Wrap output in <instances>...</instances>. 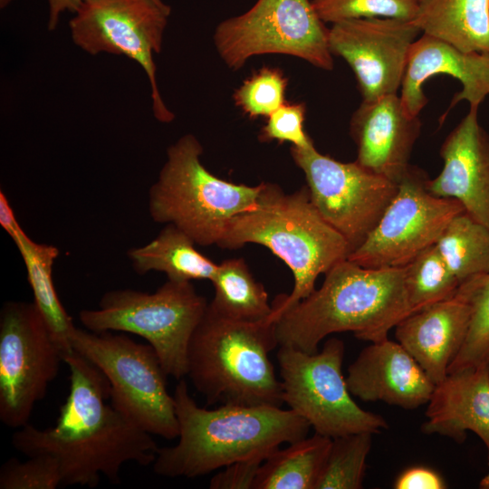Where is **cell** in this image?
I'll return each mask as SVG.
<instances>
[{
	"instance_id": "6da1fadb",
	"label": "cell",
	"mask_w": 489,
	"mask_h": 489,
	"mask_svg": "<svg viewBox=\"0 0 489 489\" xmlns=\"http://www.w3.org/2000/svg\"><path fill=\"white\" fill-rule=\"evenodd\" d=\"M173 397L178 443L159 447L152 464L155 474L168 478H195L237 461L265 459L280 445L306 437L311 427L292 410L279 407L200 408L183 379Z\"/></svg>"
},
{
	"instance_id": "7a4b0ae2",
	"label": "cell",
	"mask_w": 489,
	"mask_h": 489,
	"mask_svg": "<svg viewBox=\"0 0 489 489\" xmlns=\"http://www.w3.org/2000/svg\"><path fill=\"white\" fill-rule=\"evenodd\" d=\"M412 313L404 266L366 268L346 259L325 273L319 289L277 317L276 335L279 346L315 353L335 332L351 331L369 342L386 340Z\"/></svg>"
},
{
	"instance_id": "3957f363",
	"label": "cell",
	"mask_w": 489,
	"mask_h": 489,
	"mask_svg": "<svg viewBox=\"0 0 489 489\" xmlns=\"http://www.w3.org/2000/svg\"><path fill=\"white\" fill-rule=\"evenodd\" d=\"M262 183L256 204L228 222L217 245L261 244L290 268L293 288L274 299L268 320L275 322L283 312L315 290L321 273L348 259L351 249L317 211L307 186L287 194L276 184Z\"/></svg>"
},
{
	"instance_id": "277c9868",
	"label": "cell",
	"mask_w": 489,
	"mask_h": 489,
	"mask_svg": "<svg viewBox=\"0 0 489 489\" xmlns=\"http://www.w3.org/2000/svg\"><path fill=\"white\" fill-rule=\"evenodd\" d=\"M275 322L225 318L208 303L187 350V373L208 405L279 407L284 403L269 353Z\"/></svg>"
},
{
	"instance_id": "5b68a950",
	"label": "cell",
	"mask_w": 489,
	"mask_h": 489,
	"mask_svg": "<svg viewBox=\"0 0 489 489\" xmlns=\"http://www.w3.org/2000/svg\"><path fill=\"white\" fill-rule=\"evenodd\" d=\"M202 154L193 134L168 147L149 190V212L153 221L177 226L197 244L217 245L228 222L256 204L263 183L247 186L220 178L203 165Z\"/></svg>"
},
{
	"instance_id": "8992f818",
	"label": "cell",
	"mask_w": 489,
	"mask_h": 489,
	"mask_svg": "<svg viewBox=\"0 0 489 489\" xmlns=\"http://www.w3.org/2000/svg\"><path fill=\"white\" fill-rule=\"evenodd\" d=\"M207 306L191 282L168 280L152 293L110 291L98 309L82 310L79 320L92 332L120 331L144 338L168 376L179 380L187 376L190 339Z\"/></svg>"
},
{
	"instance_id": "52a82bcc",
	"label": "cell",
	"mask_w": 489,
	"mask_h": 489,
	"mask_svg": "<svg viewBox=\"0 0 489 489\" xmlns=\"http://www.w3.org/2000/svg\"><path fill=\"white\" fill-rule=\"evenodd\" d=\"M70 341L107 377L115 409L151 435L178 437L175 399L167 389L168 374L150 344L138 343L124 334L77 327Z\"/></svg>"
},
{
	"instance_id": "ba28073f",
	"label": "cell",
	"mask_w": 489,
	"mask_h": 489,
	"mask_svg": "<svg viewBox=\"0 0 489 489\" xmlns=\"http://www.w3.org/2000/svg\"><path fill=\"white\" fill-rule=\"evenodd\" d=\"M345 346L329 339L320 352L280 346L277 360L283 402L320 435L335 438L350 434L380 433L384 417L361 408L352 398L341 370Z\"/></svg>"
},
{
	"instance_id": "9c48e42d",
	"label": "cell",
	"mask_w": 489,
	"mask_h": 489,
	"mask_svg": "<svg viewBox=\"0 0 489 489\" xmlns=\"http://www.w3.org/2000/svg\"><path fill=\"white\" fill-rule=\"evenodd\" d=\"M328 34L312 0H257L244 14L222 21L213 40L223 62L234 71L263 54L290 55L331 71Z\"/></svg>"
},
{
	"instance_id": "30bf717a",
	"label": "cell",
	"mask_w": 489,
	"mask_h": 489,
	"mask_svg": "<svg viewBox=\"0 0 489 489\" xmlns=\"http://www.w3.org/2000/svg\"><path fill=\"white\" fill-rule=\"evenodd\" d=\"M151 436L114 408L101 424L66 436L27 424L14 434L12 444L28 457L39 454L55 457L62 485L92 488L101 475L120 484V472L127 462L152 465L159 447Z\"/></svg>"
},
{
	"instance_id": "8fae6325",
	"label": "cell",
	"mask_w": 489,
	"mask_h": 489,
	"mask_svg": "<svg viewBox=\"0 0 489 489\" xmlns=\"http://www.w3.org/2000/svg\"><path fill=\"white\" fill-rule=\"evenodd\" d=\"M63 351L35 303L7 302L0 312V420L28 424L56 378Z\"/></svg>"
},
{
	"instance_id": "7c38bea8",
	"label": "cell",
	"mask_w": 489,
	"mask_h": 489,
	"mask_svg": "<svg viewBox=\"0 0 489 489\" xmlns=\"http://www.w3.org/2000/svg\"><path fill=\"white\" fill-rule=\"evenodd\" d=\"M170 6L153 0H85L69 23L73 43L91 55H124L144 70L149 84L153 115L168 123L175 115L164 102L153 54L162 48Z\"/></svg>"
},
{
	"instance_id": "4fadbf2b",
	"label": "cell",
	"mask_w": 489,
	"mask_h": 489,
	"mask_svg": "<svg viewBox=\"0 0 489 489\" xmlns=\"http://www.w3.org/2000/svg\"><path fill=\"white\" fill-rule=\"evenodd\" d=\"M312 204L349 243L351 252L372 232L398 192V184L354 162L338 161L314 146H292ZM350 252V253H351Z\"/></svg>"
},
{
	"instance_id": "5bb4252c",
	"label": "cell",
	"mask_w": 489,
	"mask_h": 489,
	"mask_svg": "<svg viewBox=\"0 0 489 489\" xmlns=\"http://www.w3.org/2000/svg\"><path fill=\"white\" fill-rule=\"evenodd\" d=\"M427 174L410 165L376 227L348 260L366 268L403 267L435 244L448 223L465 211L454 198L426 187Z\"/></svg>"
},
{
	"instance_id": "9a60e30c",
	"label": "cell",
	"mask_w": 489,
	"mask_h": 489,
	"mask_svg": "<svg viewBox=\"0 0 489 489\" xmlns=\"http://www.w3.org/2000/svg\"><path fill=\"white\" fill-rule=\"evenodd\" d=\"M421 33L411 21L363 18L329 28L332 55L341 57L356 77L362 100L398 94L412 43Z\"/></svg>"
},
{
	"instance_id": "2e32d148",
	"label": "cell",
	"mask_w": 489,
	"mask_h": 489,
	"mask_svg": "<svg viewBox=\"0 0 489 489\" xmlns=\"http://www.w3.org/2000/svg\"><path fill=\"white\" fill-rule=\"evenodd\" d=\"M421 127L419 116L408 114L398 94L362 100L350 123L357 146L356 161L398 184L410 166Z\"/></svg>"
},
{
	"instance_id": "e0dca14e",
	"label": "cell",
	"mask_w": 489,
	"mask_h": 489,
	"mask_svg": "<svg viewBox=\"0 0 489 489\" xmlns=\"http://www.w3.org/2000/svg\"><path fill=\"white\" fill-rule=\"evenodd\" d=\"M444 167L426 182L434 196L459 201L465 212L489 227V134L478 121V109L469 112L440 147Z\"/></svg>"
},
{
	"instance_id": "ac0fdd59",
	"label": "cell",
	"mask_w": 489,
	"mask_h": 489,
	"mask_svg": "<svg viewBox=\"0 0 489 489\" xmlns=\"http://www.w3.org/2000/svg\"><path fill=\"white\" fill-rule=\"evenodd\" d=\"M472 312L471 288L465 281L451 298L416 312L396 325L398 342L435 385L446 377L448 367L459 353Z\"/></svg>"
},
{
	"instance_id": "d6986e66",
	"label": "cell",
	"mask_w": 489,
	"mask_h": 489,
	"mask_svg": "<svg viewBox=\"0 0 489 489\" xmlns=\"http://www.w3.org/2000/svg\"><path fill=\"white\" fill-rule=\"evenodd\" d=\"M437 74L457 79L462 90L457 92L448 110L461 101L478 109L489 95V53L464 52L427 34L412 43L401 83L400 99L408 114L419 116L427 103L423 84Z\"/></svg>"
},
{
	"instance_id": "ffe728a7",
	"label": "cell",
	"mask_w": 489,
	"mask_h": 489,
	"mask_svg": "<svg viewBox=\"0 0 489 489\" xmlns=\"http://www.w3.org/2000/svg\"><path fill=\"white\" fill-rule=\"evenodd\" d=\"M350 394L362 401H383L404 409L427 404L435 384L398 341L370 342L349 366Z\"/></svg>"
},
{
	"instance_id": "44dd1931",
	"label": "cell",
	"mask_w": 489,
	"mask_h": 489,
	"mask_svg": "<svg viewBox=\"0 0 489 489\" xmlns=\"http://www.w3.org/2000/svg\"><path fill=\"white\" fill-rule=\"evenodd\" d=\"M421 426L426 435L437 434L464 443L472 431L487 449L489 465V362L448 373L435 385Z\"/></svg>"
},
{
	"instance_id": "7402d4cb",
	"label": "cell",
	"mask_w": 489,
	"mask_h": 489,
	"mask_svg": "<svg viewBox=\"0 0 489 489\" xmlns=\"http://www.w3.org/2000/svg\"><path fill=\"white\" fill-rule=\"evenodd\" d=\"M412 23L464 52L489 53V0H423Z\"/></svg>"
},
{
	"instance_id": "603a6c76",
	"label": "cell",
	"mask_w": 489,
	"mask_h": 489,
	"mask_svg": "<svg viewBox=\"0 0 489 489\" xmlns=\"http://www.w3.org/2000/svg\"><path fill=\"white\" fill-rule=\"evenodd\" d=\"M70 369V393L54 427L57 436H66L101 424L114 408L107 404L110 385L104 373L73 349L63 354Z\"/></svg>"
},
{
	"instance_id": "cb8c5ba5",
	"label": "cell",
	"mask_w": 489,
	"mask_h": 489,
	"mask_svg": "<svg viewBox=\"0 0 489 489\" xmlns=\"http://www.w3.org/2000/svg\"><path fill=\"white\" fill-rule=\"evenodd\" d=\"M196 244L185 232L168 224L154 239L129 249L127 255L135 272L141 275L158 271L172 281H211L218 264L202 254Z\"/></svg>"
},
{
	"instance_id": "d4e9b609",
	"label": "cell",
	"mask_w": 489,
	"mask_h": 489,
	"mask_svg": "<svg viewBox=\"0 0 489 489\" xmlns=\"http://www.w3.org/2000/svg\"><path fill=\"white\" fill-rule=\"evenodd\" d=\"M12 240L23 258L34 302L63 354L71 351L72 347L70 338L75 326L59 300L53 279V265L59 256V249L53 244L34 241L24 229L16 233Z\"/></svg>"
},
{
	"instance_id": "484cf974",
	"label": "cell",
	"mask_w": 489,
	"mask_h": 489,
	"mask_svg": "<svg viewBox=\"0 0 489 489\" xmlns=\"http://www.w3.org/2000/svg\"><path fill=\"white\" fill-rule=\"evenodd\" d=\"M331 441L315 433L277 448L262 463L254 489H315Z\"/></svg>"
},
{
	"instance_id": "4316f807",
	"label": "cell",
	"mask_w": 489,
	"mask_h": 489,
	"mask_svg": "<svg viewBox=\"0 0 489 489\" xmlns=\"http://www.w3.org/2000/svg\"><path fill=\"white\" fill-rule=\"evenodd\" d=\"M210 282L215 293L209 306L220 315L247 322L268 320L273 311L268 293L244 258L223 261Z\"/></svg>"
},
{
	"instance_id": "83f0119b",
	"label": "cell",
	"mask_w": 489,
	"mask_h": 489,
	"mask_svg": "<svg viewBox=\"0 0 489 489\" xmlns=\"http://www.w3.org/2000/svg\"><path fill=\"white\" fill-rule=\"evenodd\" d=\"M436 245L460 284L489 273V227L465 211L452 218Z\"/></svg>"
},
{
	"instance_id": "f1b7e54d",
	"label": "cell",
	"mask_w": 489,
	"mask_h": 489,
	"mask_svg": "<svg viewBox=\"0 0 489 489\" xmlns=\"http://www.w3.org/2000/svg\"><path fill=\"white\" fill-rule=\"evenodd\" d=\"M404 268L408 297L414 312L451 298L460 286L436 244Z\"/></svg>"
},
{
	"instance_id": "f546056e",
	"label": "cell",
	"mask_w": 489,
	"mask_h": 489,
	"mask_svg": "<svg viewBox=\"0 0 489 489\" xmlns=\"http://www.w3.org/2000/svg\"><path fill=\"white\" fill-rule=\"evenodd\" d=\"M372 435L361 432L332 438L315 489L362 488Z\"/></svg>"
},
{
	"instance_id": "4dcf8cb0",
	"label": "cell",
	"mask_w": 489,
	"mask_h": 489,
	"mask_svg": "<svg viewBox=\"0 0 489 489\" xmlns=\"http://www.w3.org/2000/svg\"><path fill=\"white\" fill-rule=\"evenodd\" d=\"M471 288L472 318L466 339L447 374L489 362V273L467 280Z\"/></svg>"
},
{
	"instance_id": "1f68e13d",
	"label": "cell",
	"mask_w": 489,
	"mask_h": 489,
	"mask_svg": "<svg viewBox=\"0 0 489 489\" xmlns=\"http://www.w3.org/2000/svg\"><path fill=\"white\" fill-rule=\"evenodd\" d=\"M288 78L279 68L255 71L235 91V105L250 119L268 117L285 101Z\"/></svg>"
},
{
	"instance_id": "d6a6232c",
	"label": "cell",
	"mask_w": 489,
	"mask_h": 489,
	"mask_svg": "<svg viewBox=\"0 0 489 489\" xmlns=\"http://www.w3.org/2000/svg\"><path fill=\"white\" fill-rule=\"evenodd\" d=\"M324 23L351 19L394 18L413 21L418 10L416 0H312Z\"/></svg>"
},
{
	"instance_id": "836d02e7",
	"label": "cell",
	"mask_w": 489,
	"mask_h": 489,
	"mask_svg": "<svg viewBox=\"0 0 489 489\" xmlns=\"http://www.w3.org/2000/svg\"><path fill=\"white\" fill-rule=\"evenodd\" d=\"M62 486L57 459L39 454L21 462L9 458L0 468V489H55Z\"/></svg>"
},
{
	"instance_id": "e575fe53",
	"label": "cell",
	"mask_w": 489,
	"mask_h": 489,
	"mask_svg": "<svg viewBox=\"0 0 489 489\" xmlns=\"http://www.w3.org/2000/svg\"><path fill=\"white\" fill-rule=\"evenodd\" d=\"M305 112L304 103L284 102L267 117L266 123L261 129L259 139L266 142H289L301 149L314 146L304 129Z\"/></svg>"
},
{
	"instance_id": "d590c367",
	"label": "cell",
	"mask_w": 489,
	"mask_h": 489,
	"mask_svg": "<svg viewBox=\"0 0 489 489\" xmlns=\"http://www.w3.org/2000/svg\"><path fill=\"white\" fill-rule=\"evenodd\" d=\"M264 461L251 458L235 462L224 467L210 480L211 489H254L258 470Z\"/></svg>"
},
{
	"instance_id": "8d00e7d4",
	"label": "cell",
	"mask_w": 489,
	"mask_h": 489,
	"mask_svg": "<svg viewBox=\"0 0 489 489\" xmlns=\"http://www.w3.org/2000/svg\"><path fill=\"white\" fill-rule=\"evenodd\" d=\"M396 489H444L446 484L441 475L426 466H411L404 470L394 483Z\"/></svg>"
},
{
	"instance_id": "74e56055",
	"label": "cell",
	"mask_w": 489,
	"mask_h": 489,
	"mask_svg": "<svg viewBox=\"0 0 489 489\" xmlns=\"http://www.w3.org/2000/svg\"><path fill=\"white\" fill-rule=\"evenodd\" d=\"M49 4V18L47 28L53 31L57 27L60 15L65 11L75 13L85 0H47Z\"/></svg>"
},
{
	"instance_id": "f35d334b",
	"label": "cell",
	"mask_w": 489,
	"mask_h": 489,
	"mask_svg": "<svg viewBox=\"0 0 489 489\" xmlns=\"http://www.w3.org/2000/svg\"><path fill=\"white\" fill-rule=\"evenodd\" d=\"M0 225L11 238L23 229L15 217L8 198L2 190L0 191Z\"/></svg>"
},
{
	"instance_id": "ab89813d",
	"label": "cell",
	"mask_w": 489,
	"mask_h": 489,
	"mask_svg": "<svg viewBox=\"0 0 489 489\" xmlns=\"http://www.w3.org/2000/svg\"><path fill=\"white\" fill-rule=\"evenodd\" d=\"M479 487L482 489H489V473L482 478L479 483Z\"/></svg>"
},
{
	"instance_id": "60d3db41",
	"label": "cell",
	"mask_w": 489,
	"mask_h": 489,
	"mask_svg": "<svg viewBox=\"0 0 489 489\" xmlns=\"http://www.w3.org/2000/svg\"><path fill=\"white\" fill-rule=\"evenodd\" d=\"M12 0H0V7L3 9L6 7Z\"/></svg>"
},
{
	"instance_id": "b9f144b4",
	"label": "cell",
	"mask_w": 489,
	"mask_h": 489,
	"mask_svg": "<svg viewBox=\"0 0 489 489\" xmlns=\"http://www.w3.org/2000/svg\"><path fill=\"white\" fill-rule=\"evenodd\" d=\"M153 1H155L157 4H158V5H167L163 2V0H153Z\"/></svg>"
},
{
	"instance_id": "7bdbcfd3",
	"label": "cell",
	"mask_w": 489,
	"mask_h": 489,
	"mask_svg": "<svg viewBox=\"0 0 489 489\" xmlns=\"http://www.w3.org/2000/svg\"><path fill=\"white\" fill-rule=\"evenodd\" d=\"M416 1H417V3H420V2L423 1V0H416Z\"/></svg>"
}]
</instances>
